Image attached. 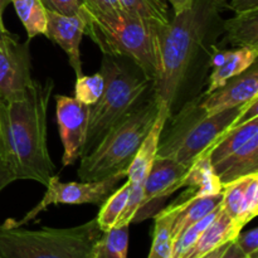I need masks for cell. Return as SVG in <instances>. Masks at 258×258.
<instances>
[{
	"label": "cell",
	"instance_id": "cell-1",
	"mask_svg": "<svg viewBox=\"0 0 258 258\" xmlns=\"http://www.w3.org/2000/svg\"><path fill=\"white\" fill-rule=\"evenodd\" d=\"M222 8L226 5L214 0H193L161 28V67L154 91L168 118L204 91L212 55L223 34Z\"/></svg>",
	"mask_w": 258,
	"mask_h": 258
},
{
	"label": "cell",
	"instance_id": "cell-2",
	"mask_svg": "<svg viewBox=\"0 0 258 258\" xmlns=\"http://www.w3.org/2000/svg\"><path fill=\"white\" fill-rule=\"evenodd\" d=\"M54 82L33 80L22 100L0 98V140L15 180L47 185L55 165L47 145V115Z\"/></svg>",
	"mask_w": 258,
	"mask_h": 258
},
{
	"label": "cell",
	"instance_id": "cell-3",
	"mask_svg": "<svg viewBox=\"0 0 258 258\" xmlns=\"http://www.w3.org/2000/svg\"><path fill=\"white\" fill-rule=\"evenodd\" d=\"M199 100L201 96L166 118L156 156L190 166L199 155L211 150L226 131L244 118L258 115V97L217 113H207Z\"/></svg>",
	"mask_w": 258,
	"mask_h": 258
},
{
	"label": "cell",
	"instance_id": "cell-4",
	"mask_svg": "<svg viewBox=\"0 0 258 258\" xmlns=\"http://www.w3.org/2000/svg\"><path fill=\"white\" fill-rule=\"evenodd\" d=\"M85 34L100 48L102 54L134 60L150 80L160 75V32L163 24L155 20L121 12L102 14L83 5Z\"/></svg>",
	"mask_w": 258,
	"mask_h": 258
},
{
	"label": "cell",
	"instance_id": "cell-5",
	"mask_svg": "<svg viewBox=\"0 0 258 258\" xmlns=\"http://www.w3.org/2000/svg\"><path fill=\"white\" fill-rule=\"evenodd\" d=\"M98 72L103 76L105 88L100 100L90 106L82 156L90 153L113 125L155 93L154 81L128 58L103 54Z\"/></svg>",
	"mask_w": 258,
	"mask_h": 258
},
{
	"label": "cell",
	"instance_id": "cell-6",
	"mask_svg": "<svg viewBox=\"0 0 258 258\" xmlns=\"http://www.w3.org/2000/svg\"><path fill=\"white\" fill-rule=\"evenodd\" d=\"M160 110L155 93L133 113L113 125L100 143L80 159L81 181H97L118 171H127L141 143L153 127Z\"/></svg>",
	"mask_w": 258,
	"mask_h": 258
},
{
	"label": "cell",
	"instance_id": "cell-7",
	"mask_svg": "<svg viewBox=\"0 0 258 258\" xmlns=\"http://www.w3.org/2000/svg\"><path fill=\"white\" fill-rule=\"evenodd\" d=\"M102 231L96 218L70 228L25 229L0 224V258H93Z\"/></svg>",
	"mask_w": 258,
	"mask_h": 258
},
{
	"label": "cell",
	"instance_id": "cell-8",
	"mask_svg": "<svg viewBox=\"0 0 258 258\" xmlns=\"http://www.w3.org/2000/svg\"><path fill=\"white\" fill-rule=\"evenodd\" d=\"M127 176V171H118L113 175L97 181H70L63 183L58 176H52L47 183V190L42 201L22 219H10L14 226H24L34 219L40 212L45 211L49 206L57 204H93L102 206L106 199L117 189L118 183Z\"/></svg>",
	"mask_w": 258,
	"mask_h": 258
},
{
	"label": "cell",
	"instance_id": "cell-9",
	"mask_svg": "<svg viewBox=\"0 0 258 258\" xmlns=\"http://www.w3.org/2000/svg\"><path fill=\"white\" fill-rule=\"evenodd\" d=\"M33 80L29 43H22L10 32L0 35V98L22 100Z\"/></svg>",
	"mask_w": 258,
	"mask_h": 258
},
{
	"label": "cell",
	"instance_id": "cell-10",
	"mask_svg": "<svg viewBox=\"0 0 258 258\" xmlns=\"http://www.w3.org/2000/svg\"><path fill=\"white\" fill-rule=\"evenodd\" d=\"M190 166L175 160L156 156L144 183L143 202L133 223L151 218L161 211L166 198L184 188V178Z\"/></svg>",
	"mask_w": 258,
	"mask_h": 258
},
{
	"label": "cell",
	"instance_id": "cell-11",
	"mask_svg": "<svg viewBox=\"0 0 258 258\" xmlns=\"http://www.w3.org/2000/svg\"><path fill=\"white\" fill-rule=\"evenodd\" d=\"M55 113L63 144L62 164L63 166L73 165L83 154L90 121V106L75 97L57 95Z\"/></svg>",
	"mask_w": 258,
	"mask_h": 258
},
{
	"label": "cell",
	"instance_id": "cell-12",
	"mask_svg": "<svg viewBox=\"0 0 258 258\" xmlns=\"http://www.w3.org/2000/svg\"><path fill=\"white\" fill-rule=\"evenodd\" d=\"M256 97H258V66L254 62L241 75L229 78L222 87L208 95L202 93L199 103L207 113H217L246 105Z\"/></svg>",
	"mask_w": 258,
	"mask_h": 258
},
{
	"label": "cell",
	"instance_id": "cell-13",
	"mask_svg": "<svg viewBox=\"0 0 258 258\" xmlns=\"http://www.w3.org/2000/svg\"><path fill=\"white\" fill-rule=\"evenodd\" d=\"M86 29V15L83 7L75 15H63L47 10V33L45 37L58 44L67 54L70 66L76 77L83 75L81 59V40Z\"/></svg>",
	"mask_w": 258,
	"mask_h": 258
},
{
	"label": "cell",
	"instance_id": "cell-14",
	"mask_svg": "<svg viewBox=\"0 0 258 258\" xmlns=\"http://www.w3.org/2000/svg\"><path fill=\"white\" fill-rule=\"evenodd\" d=\"M258 49L252 48H234V49H222L217 48L211 59V72L207 78L206 90L203 95L213 92L217 88L222 87L229 78L251 67L257 62Z\"/></svg>",
	"mask_w": 258,
	"mask_h": 258
},
{
	"label": "cell",
	"instance_id": "cell-15",
	"mask_svg": "<svg viewBox=\"0 0 258 258\" xmlns=\"http://www.w3.org/2000/svg\"><path fill=\"white\" fill-rule=\"evenodd\" d=\"M168 118V111L160 103L158 117L154 122L153 127L150 128L149 134L144 141L141 143L138 153L134 156L130 166L127 169V180L130 183V194L138 197H143L144 183L150 171L151 165L158 154L159 140H160L161 131H163L165 121Z\"/></svg>",
	"mask_w": 258,
	"mask_h": 258
},
{
	"label": "cell",
	"instance_id": "cell-16",
	"mask_svg": "<svg viewBox=\"0 0 258 258\" xmlns=\"http://www.w3.org/2000/svg\"><path fill=\"white\" fill-rule=\"evenodd\" d=\"M213 169L222 186L244 176L258 174V136L251 139L223 160L213 164Z\"/></svg>",
	"mask_w": 258,
	"mask_h": 258
},
{
	"label": "cell",
	"instance_id": "cell-17",
	"mask_svg": "<svg viewBox=\"0 0 258 258\" xmlns=\"http://www.w3.org/2000/svg\"><path fill=\"white\" fill-rule=\"evenodd\" d=\"M175 203L178 204L179 209L174 219L173 231H171L173 241H175L179 234L189 228L191 224L197 223L214 209L218 208L222 203V193L209 197H194L193 191L188 189L179 197Z\"/></svg>",
	"mask_w": 258,
	"mask_h": 258
},
{
	"label": "cell",
	"instance_id": "cell-18",
	"mask_svg": "<svg viewBox=\"0 0 258 258\" xmlns=\"http://www.w3.org/2000/svg\"><path fill=\"white\" fill-rule=\"evenodd\" d=\"M242 229L236 224V222L223 211L219 212L213 222L207 227L183 258H201L208 252L234 241Z\"/></svg>",
	"mask_w": 258,
	"mask_h": 258
},
{
	"label": "cell",
	"instance_id": "cell-19",
	"mask_svg": "<svg viewBox=\"0 0 258 258\" xmlns=\"http://www.w3.org/2000/svg\"><path fill=\"white\" fill-rule=\"evenodd\" d=\"M223 44L258 49V9L223 20Z\"/></svg>",
	"mask_w": 258,
	"mask_h": 258
},
{
	"label": "cell",
	"instance_id": "cell-20",
	"mask_svg": "<svg viewBox=\"0 0 258 258\" xmlns=\"http://www.w3.org/2000/svg\"><path fill=\"white\" fill-rule=\"evenodd\" d=\"M185 186L193 191L194 197L216 196L223 191V186L212 165L211 150L199 155L191 164L184 178V188Z\"/></svg>",
	"mask_w": 258,
	"mask_h": 258
},
{
	"label": "cell",
	"instance_id": "cell-21",
	"mask_svg": "<svg viewBox=\"0 0 258 258\" xmlns=\"http://www.w3.org/2000/svg\"><path fill=\"white\" fill-rule=\"evenodd\" d=\"M256 136H258V115L244 118L218 139L211 149L212 165L223 160Z\"/></svg>",
	"mask_w": 258,
	"mask_h": 258
},
{
	"label": "cell",
	"instance_id": "cell-22",
	"mask_svg": "<svg viewBox=\"0 0 258 258\" xmlns=\"http://www.w3.org/2000/svg\"><path fill=\"white\" fill-rule=\"evenodd\" d=\"M178 209V204L174 202L154 216L155 226L153 231V243L148 258H171L174 242L171 231Z\"/></svg>",
	"mask_w": 258,
	"mask_h": 258
},
{
	"label": "cell",
	"instance_id": "cell-23",
	"mask_svg": "<svg viewBox=\"0 0 258 258\" xmlns=\"http://www.w3.org/2000/svg\"><path fill=\"white\" fill-rule=\"evenodd\" d=\"M28 35V42L47 33V9L40 0H10Z\"/></svg>",
	"mask_w": 258,
	"mask_h": 258
},
{
	"label": "cell",
	"instance_id": "cell-24",
	"mask_svg": "<svg viewBox=\"0 0 258 258\" xmlns=\"http://www.w3.org/2000/svg\"><path fill=\"white\" fill-rule=\"evenodd\" d=\"M128 227H113L102 232L95 246L93 258H127Z\"/></svg>",
	"mask_w": 258,
	"mask_h": 258
},
{
	"label": "cell",
	"instance_id": "cell-25",
	"mask_svg": "<svg viewBox=\"0 0 258 258\" xmlns=\"http://www.w3.org/2000/svg\"><path fill=\"white\" fill-rule=\"evenodd\" d=\"M128 196H130V183L127 180L121 188L116 189L106 199L105 203L101 206L100 213L96 217V221H97L101 231L106 232L115 227L118 218L122 214L123 209H125L126 203L128 201Z\"/></svg>",
	"mask_w": 258,
	"mask_h": 258
},
{
	"label": "cell",
	"instance_id": "cell-26",
	"mask_svg": "<svg viewBox=\"0 0 258 258\" xmlns=\"http://www.w3.org/2000/svg\"><path fill=\"white\" fill-rule=\"evenodd\" d=\"M125 12L136 17L155 20L163 25L170 22V12L165 0H118Z\"/></svg>",
	"mask_w": 258,
	"mask_h": 258
},
{
	"label": "cell",
	"instance_id": "cell-27",
	"mask_svg": "<svg viewBox=\"0 0 258 258\" xmlns=\"http://www.w3.org/2000/svg\"><path fill=\"white\" fill-rule=\"evenodd\" d=\"M219 212H221V206L218 208L214 209L213 212L206 216L204 218H202L201 221H198L197 223L191 224L189 228H186L185 231L181 232L179 234L178 238L174 241L173 243V252H171V258H183L185 256L186 252L194 246L198 238L201 237V234L203 233L204 229L212 223V222L216 219V217L218 216Z\"/></svg>",
	"mask_w": 258,
	"mask_h": 258
},
{
	"label": "cell",
	"instance_id": "cell-28",
	"mask_svg": "<svg viewBox=\"0 0 258 258\" xmlns=\"http://www.w3.org/2000/svg\"><path fill=\"white\" fill-rule=\"evenodd\" d=\"M105 88V80L101 72L93 75H82L76 80L75 98L87 106H92L101 98Z\"/></svg>",
	"mask_w": 258,
	"mask_h": 258
},
{
	"label": "cell",
	"instance_id": "cell-29",
	"mask_svg": "<svg viewBox=\"0 0 258 258\" xmlns=\"http://www.w3.org/2000/svg\"><path fill=\"white\" fill-rule=\"evenodd\" d=\"M258 214V174H253L249 178L248 184L244 191L243 203H242L241 213L237 219V226L243 228L247 223L254 219Z\"/></svg>",
	"mask_w": 258,
	"mask_h": 258
},
{
	"label": "cell",
	"instance_id": "cell-30",
	"mask_svg": "<svg viewBox=\"0 0 258 258\" xmlns=\"http://www.w3.org/2000/svg\"><path fill=\"white\" fill-rule=\"evenodd\" d=\"M233 242L247 257L258 258V228H252L244 233L239 232Z\"/></svg>",
	"mask_w": 258,
	"mask_h": 258
},
{
	"label": "cell",
	"instance_id": "cell-31",
	"mask_svg": "<svg viewBox=\"0 0 258 258\" xmlns=\"http://www.w3.org/2000/svg\"><path fill=\"white\" fill-rule=\"evenodd\" d=\"M48 12L63 15H75L85 5V0H40Z\"/></svg>",
	"mask_w": 258,
	"mask_h": 258
},
{
	"label": "cell",
	"instance_id": "cell-32",
	"mask_svg": "<svg viewBox=\"0 0 258 258\" xmlns=\"http://www.w3.org/2000/svg\"><path fill=\"white\" fill-rule=\"evenodd\" d=\"M85 7L92 12L102 14H111L122 10L118 0H85Z\"/></svg>",
	"mask_w": 258,
	"mask_h": 258
},
{
	"label": "cell",
	"instance_id": "cell-33",
	"mask_svg": "<svg viewBox=\"0 0 258 258\" xmlns=\"http://www.w3.org/2000/svg\"><path fill=\"white\" fill-rule=\"evenodd\" d=\"M13 181H15V176L13 174L12 169H10L7 156H5L2 140H0V191L7 188Z\"/></svg>",
	"mask_w": 258,
	"mask_h": 258
},
{
	"label": "cell",
	"instance_id": "cell-34",
	"mask_svg": "<svg viewBox=\"0 0 258 258\" xmlns=\"http://www.w3.org/2000/svg\"><path fill=\"white\" fill-rule=\"evenodd\" d=\"M226 8L233 10L236 14L251 12L258 9V0H231L229 4H226Z\"/></svg>",
	"mask_w": 258,
	"mask_h": 258
},
{
	"label": "cell",
	"instance_id": "cell-35",
	"mask_svg": "<svg viewBox=\"0 0 258 258\" xmlns=\"http://www.w3.org/2000/svg\"><path fill=\"white\" fill-rule=\"evenodd\" d=\"M222 258H249V257H247L246 254L238 248V246H237L234 242H231V244H229L228 248H227V251L224 252V254L222 256Z\"/></svg>",
	"mask_w": 258,
	"mask_h": 258
},
{
	"label": "cell",
	"instance_id": "cell-36",
	"mask_svg": "<svg viewBox=\"0 0 258 258\" xmlns=\"http://www.w3.org/2000/svg\"><path fill=\"white\" fill-rule=\"evenodd\" d=\"M165 2L171 5V8L174 9V14H175V13H180L183 10L188 9L191 3H193V0H165Z\"/></svg>",
	"mask_w": 258,
	"mask_h": 258
},
{
	"label": "cell",
	"instance_id": "cell-37",
	"mask_svg": "<svg viewBox=\"0 0 258 258\" xmlns=\"http://www.w3.org/2000/svg\"><path fill=\"white\" fill-rule=\"evenodd\" d=\"M232 242H233V241H232ZM229 244H231V242H229V243L223 244V246L218 247V248L213 249V251L208 252V253L204 254V256H202L201 258H222V256L224 254V252H226L227 248H228Z\"/></svg>",
	"mask_w": 258,
	"mask_h": 258
},
{
	"label": "cell",
	"instance_id": "cell-38",
	"mask_svg": "<svg viewBox=\"0 0 258 258\" xmlns=\"http://www.w3.org/2000/svg\"><path fill=\"white\" fill-rule=\"evenodd\" d=\"M10 4V0H0V27L5 28L4 20H3V14H4V10L8 5Z\"/></svg>",
	"mask_w": 258,
	"mask_h": 258
},
{
	"label": "cell",
	"instance_id": "cell-39",
	"mask_svg": "<svg viewBox=\"0 0 258 258\" xmlns=\"http://www.w3.org/2000/svg\"><path fill=\"white\" fill-rule=\"evenodd\" d=\"M7 32H9V30H8L7 28H3V27H0V35H2V34H4V33H7Z\"/></svg>",
	"mask_w": 258,
	"mask_h": 258
},
{
	"label": "cell",
	"instance_id": "cell-40",
	"mask_svg": "<svg viewBox=\"0 0 258 258\" xmlns=\"http://www.w3.org/2000/svg\"><path fill=\"white\" fill-rule=\"evenodd\" d=\"M214 2L219 3V4H223V5L227 4V0H214Z\"/></svg>",
	"mask_w": 258,
	"mask_h": 258
}]
</instances>
